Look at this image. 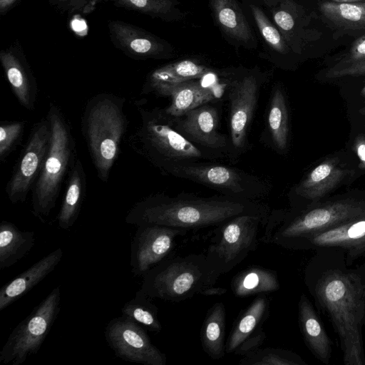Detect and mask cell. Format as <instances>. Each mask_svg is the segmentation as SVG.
<instances>
[{
    "label": "cell",
    "instance_id": "6da1fadb",
    "mask_svg": "<svg viewBox=\"0 0 365 365\" xmlns=\"http://www.w3.org/2000/svg\"><path fill=\"white\" fill-rule=\"evenodd\" d=\"M271 210L261 201L221 194L211 197L192 193L170 196L159 192L135 202L128 212L125 222L135 226L159 225L187 230H197L217 227L239 215H267Z\"/></svg>",
    "mask_w": 365,
    "mask_h": 365
},
{
    "label": "cell",
    "instance_id": "7a4b0ae2",
    "mask_svg": "<svg viewBox=\"0 0 365 365\" xmlns=\"http://www.w3.org/2000/svg\"><path fill=\"white\" fill-rule=\"evenodd\" d=\"M313 293L337 334L344 364L365 365V275L359 269H327L315 282Z\"/></svg>",
    "mask_w": 365,
    "mask_h": 365
},
{
    "label": "cell",
    "instance_id": "3957f363",
    "mask_svg": "<svg viewBox=\"0 0 365 365\" xmlns=\"http://www.w3.org/2000/svg\"><path fill=\"white\" fill-rule=\"evenodd\" d=\"M139 124L127 138V144L163 175L178 165L218 159L185 138L173 126L164 108L138 105Z\"/></svg>",
    "mask_w": 365,
    "mask_h": 365
},
{
    "label": "cell",
    "instance_id": "277c9868",
    "mask_svg": "<svg viewBox=\"0 0 365 365\" xmlns=\"http://www.w3.org/2000/svg\"><path fill=\"white\" fill-rule=\"evenodd\" d=\"M365 215V200L345 197L299 209L271 210L260 241L295 250L304 239Z\"/></svg>",
    "mask_w": 365,
    "mask_h": 365
},
{
    "label": "cell",
    "instance_id": "5b68a950",
    "mask_svg": "<svg viewBox=\"0 0 365 365\" xmlns=\"http://www.w3.org/2000/svg\"><path fill=\"white\" fill-rule=\"evenodd\" d=\"M125 98L99 93L89 98L83 110L81 127L99 180L107 182L121 152L129 121L124 112Z\"/></svg>",
    "mask_w": 365,
    "mask_h": 365
},
{
    "label": "cell",
    "instance_id": "8992f818",
    "mask_svg": "<svg viewBox=\"0 0 365 365\" xmlns=\"http://www.w3.org/2000/svg\"><path fill=\"white\" fill-rule=\"evenodd\" d=\"M51 129L48 153L31 190V212L44 222L56 206L61 185L77 159L71 126L61 109L51 102L46 114Z\"/></svg>",
    "mask_w": 365,
    "mask_h": 365
},
{
    "label": "cell",
    "instance_id": "52a82bcc",
    "mask_svg": "<svg viewBox=\"0 0 365 365\" xmlns=\"http://www.w3.org/2000/svg\"><path fill=\"white\" fill-rule=\"evenodd\" d=\"M220 275L205 254L170 256L141 277L140 289L151 299L180 302L200 294Z\"/></svg>",
    "mask_w": 365,
    "mask_h": 365
},
{
    "label": "cell",
    "instance_id": "ba28073f",
    "mask_svg": "<svg viewBox=\"0 0 365 365\" xmlns=\"http://www.w3.org/2000/svg\"><path fill=\"white\" fill-rule=\"evenodd\" d=\"M168 175L192 181L221 195L261 201L272 191L271 183L262 178L227 165L202 161L178 165Z\"/></svg>",
    "mask_w": 365,
    "mask_h": 365
},
{
    "label": "cell",
    "instance_id": "9c48e42d",
    "mask_svg": "<svg viewBox=\"0 0 365 365\" xmlns=\"http://www.w3.org/2000/svg\"><path fill=\"white\" fill-rule=\"evenodd\" d=\"M269 215L242 214L216 227L206 257L220 274H226L255 250L260 227Z\"/></svg>",
    "mask_w": 365,
    "mask_h": 365
},
{
    "label": "cell",
    "instance_id": "30bf717a",
    "mask_svg": "<svg viewBox=\"0 0 365 365\" xmlns=\"http://www.w3.org/2000/svg\"><path fill=\"white\" fill-rule=\"evenodd\" d=\"M60 304V288L56 287L12 330L0 351V362L21 365L36 354L59 314Z\"/></svg>",
    "mask_w": 365,
    "mask_h": 365
},
{
    "label": "cell",
    "instance_id": "8fae6325",
    "mask_svg": "<svg viewBox=\"0 0 365 365\" xmlns=\"http://www.w3.org/2000/svg\"><path fill=\"white\" fill-rule=\"evenodd\" d=\"M264 83L261 76L249 73L227 84L231 148L229 159L233 162L247 149L249 130Z\"/></svg>",
    "mask_w": 365,
    "mask_h": 365
},
{
    "label": "cell",
    "instance_id": "7c38bea8",
    "mask_svg": "<svg viewBox=\"0 0 365 365\" xmlns=\"http://www.w3.org/2000/svg\"><path fill=\"white\" fill-rule=\"evenodd\" d=\"M51 135L50 121L46 115L33 126L6 183L5 190L11 203L24 202L32 190L48 153Z\"/></svg>",
    "mask_w": 365,
    "mask_h": 365
},
{
    "label": "cell",
    "instance_id": "4fadbf2b",
    "mask_svg": "<svg viewBox=\"0 0 365 365\" xmlns=\"http://www.w3.org/2000/svg\"><path fill=\"white\" fill-rule=\"evenodd\" d=\"M105 338L115 355L128 362L165 365L167 358L151 341L143 327L123 317L112 319L105 328Z\"/></svg>",
    "mask_w": 365,
    "mask_h": 365
},
{
    "label": "cell",
    "instance_id": "5bb4252c",
    "mask_svg": "<svg viewBox=\"0 0 365 365\" xmlns=\"http://www.w3.org/2000/svg\"><path fill=\"white\" fill-rule=\"evenodd\" d=\"M187 230L159 225L137 226L130 245L132 274L142 277L146 272L172 256L176 239Z\"/></svg>",
    "mask_w": 365,
    "mask_h": 365
},
{
    "label": "cell",
    "instance_id": "9a60e30c",
    "mask_svg": "<svg viewBox=\"0 0 365 365\" xmlns=\"http://www.w3.org/2000/svg\"><path fill=\"white\" fill-rule=\"evenodd\" d=\"M171 118L175 128L189 141L218 158H229L230 138L218 130L219 112L214 105L208 103Z\"/></svg>",
    "mask_w": 365,
    "mask_h": 365
},
{
    "label": "cell",
    "instance_id": "2e32d148",
    "mask_svg": "<svg viewBox=\"0 0 365 365\" xmlns=\"http://www.w3.org/2000/svg\"><path fill=\"white\" fill-rule=\"evenodd\" d=\"M269 314V302L257 296L238 316L225 344L228 354L245 356L261 346L267 338L263 324Z\"/></svg>",
    "mask_w": 365,
    "mask_h": 365
},
{
    "label": "cell",
    "instance_id": "e0dca14e",
    "mask_svg": "<svg viewBox=\"0 0 365 365\" xmlns=\"http://www.w3.org/2000/svg\"><path fill=\"white\" fill-rule=\"evenodd\" d=\"M113 46L135 60L165 58L168 50L160 39L142 28L121 20L108 22Z\"/></svg>",
    "mask_w": 365,
    "mask_h": 365
},
{
    "label": "cell",
    "instance_id": "ac0fdd59",
    "mask_svg": "<svg viewBox=\"0 0 365 365\" xmlns=\"http://www.w3.org/2000/svg\"><path fill=\"white\" fill-rule=\"evenodd\" d=\"M317 247L341 249L351 260L365 255V215L304 239L294 250Z\"/></svg>",
    "mask_w": 365,
    "mask_h": 365
},
{
    "label": "cell",
    "instance_id": "d6986e66",
    "mask_svg": "<svg viewBox=\"0 0 365 365\" xmlns=\"http://www.w3.org/2000/svg\"><path fill=\"white\" fill-rule=\"evenodd\" d=\"M0 61L19 103L26 110H34L38 96L37 83L21 47L16 43L2 49Z\"/></svg>",
    "mask_w": 365,
    "mask_h": 365
},
{
    "label": "cell",
    "instance_id": "ffe728a7",
    "mask_svg": "<svg viewBox=\"0 0 365 365\" xmlns=\"http://www.w3.org/2000/svg\"><path fill=\"white\" fill-rule=\"evenodd\" d=\"M349 174L335 158H327L312 168L294 187L290 199L317 202L336 187Z\"/></svg>",
    "mask_w": 365,
    "mask_h": 365
},
{
    "label": "cell",
    "instance_id": "44dd1931",
    "mask_svg": "<svg viewBox=\"0 0 365 365\" xmlns=\"http://www.w3.org/2000/svg\"><path fill=\"white\" fill-rule=\"evenodd\" d=\"M210 71L209 67L188 59L165 64L148 75L141 94L169 96L170 91L177 85L200 79Z\"/></svg>",
    "mask_w": 365,
    "mask_h": 365
},
{
    "label": "cell",
    "instance_id": "7402d4cb",
    "mask_svg": "<svg viewBox=\"0 0 365 365\" xmlns=\"http://www.w3.org/2000/svg\"><path fill=\"white\" fill-rule=\"evenodd\" d=\"M63 251L57 248L19 274L0 289V311L20 299L51 274L63 258Z\"/></svg>",
    "mask_w": 365,
    "mask_h": 365
},
{
    "label": "cell",
    "instance_id": "603a6c76",
    "mask_svg": "<svg viewBox=\"0 0 365 365\" xmlns=\"http://www.w3.org/2000/svg\"><path fill=\"white\" fill-rule=\"evenodd\" d=\"M273 19L296 52L300 53L305 44L321 36L319 31L309 26L310 18L303 8L293 0H284L282 6L274 9Z\"/></svg>",
    "mask_w": 365,
    "mask_h": 365
},
{
    "label": "cell",
    "instance_id": "cb8c5ba5",
    "mask_svg": "<svg viewBox=\"0 0 365 365\" xmlns=\"http://www.w3.org/2000/svg\"><path fill=\"white\" fill-rule=\"evenodd\" d=\"M298 322L308 349L319 361L328 364L331 356V341L304 294H301L298 302Z\"/></svg>",
    "mask_w": 365,
    "mask_h": 365
},
{
    "label": "cell",
    "instance_id": "d4e9b609",
    "mask_svg": "<svg viewBox=\"0 0 365 365\" xmlns=\"http://www.w3.org/2000/svg\"><path fill=\"white\" fill-rule=\"evenodd\" d=\"M267 128L272 148L281 155L285 154L289 141V110L285 93L280 84H275L270 93Z\"/></svg>",
    "mask_w": 365,
    "mask_h": 365
},
{
    "label": "cell",
    "instance_id": "484cf974",
    "mask_svg": "<svg viewBox=\"0 0 365 365\" xmlns=\"http://www.w3.org/2000/svg\"><path fill=\"white\" fill-rule=\"evenodd\" d=\"M86 192V175L81 160L77 158L69 173L66 191L57 215L58 227L68 230L76 223Z\"/></svg>",
    "mask_w": 365,
    "mask_h": 365
},
{
    "label": "cell",
    "instance_id": "4316f807",
    "mask_svg": "<svg viewBox=\"0 0 365 365\" xmlns=\"http://www.w3.org/2000/svg\"><path fill=\"white\" fill-rule=\"evenodd\" d=\"M230 288L235 296L244 298L276 292L280 284L274 270L252 265L232 277Z\"/></svg>",
    "mask_w": 365,
    "mask_h": 365
},
{
    "label": "cell",
    "instance_id": "83f0119b",
    "mask_svg": "<svg viewBox=\"0 0 365 365\" xmlns=\"http://www.w3.org/2000/svg\"><path fill=\"white\" fill-rule=\"evenodd\" d=\"M318 9L324 22L337 32L365 30V1L339 4L322 0Z\"/></svg>",
    "mask_w": 365,
    "mask_h": 365
},
{
    "label": "cell",
    "instance_id": "f1b7e54d",
    "mask_svg": "<svg viewBox=\"0 0 365 365\" xmlns=\"http://www.w3.org/2000/svg\"><path fill=\"white\" fill-rule=\"evenodd\" d=\"M35 233L22 231L14 223L0 224V269L9 268L27 255L35 245Z\"/></svg>",
    "mask_w": 365,
    "mask_h": 365
},
{
    "label": "cell",
    "instance_id": "f546056e",
    "mask_svg": "<svg viewBox=\"0 0 365 365\" xmlns=\"http://www.w3.org/2000/svg\"><path fill=\"white\" fill-rule=\"evenodd\" d=\"M226 311L223 303L216 302L208 310L200 330L203 351L212 359H220L225 352Z\"/></svg>",
    "mask_w": 365,
    "mask_h": 365
},
{
    "label": "cell",
    "instance_id": "4dcf8cb0",
    "mask_svg": "<svg viewBox=\"0 0 365 365\" xmlns=\"http://www.w3.org/2000/svg\"><path fill=\"white\" fill-rule=\"evenodd\" d=\"M170 103L164 108L171 117H178L200 106L215 99L214 91L204 86L197 80L183 82L175 86L170 92Z\"/></svg>",
    "mask_w": 365,
    "mask_h": 365
},
{
    "label": "cell",
    "instance_id": "1f68e13d",
    "mask_svg": "<svg viewBox=\"0 0 365 365\" xmlns=\"http://www.w3.org/2000/svg\"><path fill=\"white\" fill-rule=\"evenodd\" d=\"M217 21L230 36L243 42L254 39L245 16L235 0H210Z\"/></svg>",
    "mask_w": 365,
    "mask_h": 365
},
{
    "label": "cell",
    "instance_id": "d6a6232c",
    "mask_svg": "<svg viewBox=\"0 0 365 365\" xmlns=\"http://www.w3.org/2000/svg\"><path fill=\"white\" fill-rule=\"evenodd\" d=\"M151 299L139 289L135 297L123 306L122 317L158 333L162 330V324L158 317V309Z\"/></svg>",
    "mask_w": 365,
    "mask_h": 365
},
{
    "label": "cell",
    "instance_id": "836d02e7",
    "mask_svg": "<svg viewBox=\"0 0 365 365\" xmlns=\"http://www.w3.org/2000/svg\"><path fill=\"white\" fill-rule=\"evenodd\" d=\"M242 365H306L303 359L294 352L279 348H258L242 356Z\"/></svg>",
    "mask_w": 365,
    "mask_h": 365
},
{
    "label": "cell",
    "instance_id": "e575fe53",
    "mask_svg": "<svg viewBox=\"0 0 365 365\" xmlns=\"http://www.w3.org/2000/svg\"><path fill=\"white\" fill-rule=\"evenodd\" d=\"M365 61V34L357 38L351 45L348 51L324 73L327 78H342L343 74L352 67Z\"/></svg>",
    "mask_w": 365,
    "mask_h": 365
},
{
    "label": "cell",
    "instance_id": "d590c367",
    "mask_svg": "<svg viewBox=\"0 0 365 365\" xmlns=\"http://www.w3.org/2000/svg\"><path fill=\"white\" fill-rule=\"evenodd\" d=\"M121 9L153 17L165 18L173 9L171 0H110Z\"/></svg>",
    "mask_w": 365,
    "mask_h": 365
},
{
    "label": "cell",
    "instance_id": "8d00e7d4",
    "mask_svg": "<svg viewBox=\"0 0 365 365\" xmlns=\"http://www.w3.org/2000/svg\"><path fill=\"white\" fill-rule=\"evenodd\" d=\"M26 120L1 121L0 125V160L5 163L24 135Z\"/></svg>",
    "mask_w": 365,
    "mask_h": 365
},
{
    "label": "cell",
    "instance_id": "74e56055",
    "mask_svg": "<svg viewBox=\"0 0 365 365\" xmlns=\"http://www.w3.org/2000/svg\"><path fill=\"white\" fill-rule=\"evenodd\" d=\"M250 9L256 24L267 43L276 51L283 54L287 53L288 47L279 31L259 7L251 5Z\"/></svg>",
    "mask_w": 365,
    "mask_h": 365
},
{
    "label": "cell",
    "instance_id": "f35d334b",
    "mask_svg": "<svg viewBox=\"0 0 365 365\" xmlns=\"http://www.w3.org/2000/svg\"><path fill=\"white\" fill-rule=\"evenodd\" d=\"M106 0H48L56 10L68 14L88 15Z\"/></svg>",
    "mask_w": 365,
    "mask_h": 365
},
{
    "label": "cell",
    "instance_id": "ab89813d",
    "mask_svg": "<svg viewBox=\"0 0 365 365\" xmlns=\"http://www.w3.org/2000/svg\"><path fill=\"white\" fill-rule=\"evenodd\" d=\"M354 150L359 160L360 167L365 169V136L359 135L354 142Z\"/></svg>",
    "mask_w": 365,
    "mask_h": 365
},
{
    "label": "cell",
    "instance_id": "60d3db41",
    "mask_svg": "<svg viewBox=\"0 0 365 365\" xmlns=\"http://www.w3.org/2000/svg\"><path fill=\"white\" fill-rule=\"evenodd\" d=\"M359 76H365V61L347 70L342 77Z\"/></svg>",
    "mask_w": 365,
    "mask_h": 365
},
{
    "label": "cell",
    "instance_id": "b9f144b4",
    "mask_svg": "<svg viewBox=\"0 0 365 365\" xmlns=\"http://www.w3.org/2000/svg\"><path fill=\"white\" fill-rule=\"evenodd\" d=\"M227 289L223 287H213L210 286L205 289H203L200 294L205 296V297H210V296H221L227 292Z\"/></svg>",
    "mask_w": 365,
    "mask_h": 365
},
{
    "label": "cell",
    "instance_id": "7bdbcfd3",
    "mask_svg": "<svg viewBox=\"0 0 365 365\" xmlns=\"http://www.w3.org/2000/svg\"><path fill=\"white\" fill-rule=\"evenodd\" d=\"M19 0H0V14L5 15L7 14L18 2Z\"/></svg>",
    "mask_w": 365,
    "mask_h": 365
},
{
    "label": "cell",
    "instance_id": "ee69618b",
    "mask_svg": "<svg viewBox=\"0 0 365 365\" xmlns=\"http://www.w3.org/2000/svg\"><path fill=\"white\" fill-rule=\"evenodd\" d=\"M327 1H331L339 4H351V3H357L365 1V0H323Z\"/></svg>",
    "mask_w": 365,
    "mask_h": 365
},
{
    "label": "cell",
    "instance_id": "f6af8a7d",
    "mask_svg": "<svg viewBox=\"0 0 365 365\" xmlns=\"http://www.w3.org/2000/svg\"><path fill=\"white\" fill-rule=\"evenodd\" d=\"M361 96L364 100L363 107L361 109V113L365 115V86L363 87L361 91Z\"/></svg>",
    "mask_w": 365,
    "mask_h": 365
}]
</instances>
